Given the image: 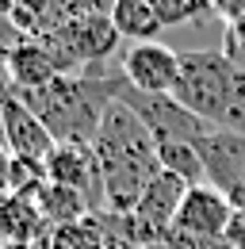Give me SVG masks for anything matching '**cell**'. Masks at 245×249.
Returning <instances> with one entry per match:
<instances>
[{
    "instance_id": "6da1fadb",
    "label": "cell",
    "mask_w": 245,
    "mask_h": 249,
    "mask_svg": "<svg viewBox=\"0 0 245 249\" xmlns=\"http://www.w3.org/2000/svg\"><path fill=\"white\" fill-rule=\"evenodd\" d=\"M92 154L100 161V177H104V211L130 215L142 192L150 188V180L161 173L153 134L130 107H122L115 100L92 138Z\"/></svg>"
},
{
    "instance_id": "7a4b0ae2",
    "label": "cell",
    "mask_w": 245,
    "mask_h": 249,
    "mask_svg": "<svg viewBox=\"0 0 245 249\" xmlns=\"http://www.w3.org/2000/svg\"><path fill=\"white\" fill-rule=\"evenodd\" d=\"M115 77L119 73H81V77H54L42 89L16 92L38 123L54 134V142H88L104 123L107 107L115 104Z\"/></svg>"
},
{
    "instance_id": "3957f363",
    "label": "cell",
    "mask_w": 245,
    "mask_h": 249,
    "mask_svg": "<svg viewBox=\"0 0 245 249\" xmlns=\"http://www.w3.org/2000/svg\"><path fill=\"white\" fill-rule=\"evenodd\" d=\"M173 100L211 130L245 134V69L222 50H184Z\"/></svg>"
},
{
    "instance_id": "277c9868",
    "label": "cell",
    "mask_w": 245,
    "mask_h": 249,
    "mask_svg": "<svg viewBox=\"0 0 245 249\" xmlns=\"http://www.w3.org/2000/svg\"><path fill=\"white\" fill-rule=\"evenodd\" d=\"M111 96L142 119V126L153 134L157 146H161V142H192V146H199V142L211 134V126L203 123V119H195L188 107H180L173 96L138 92V89H130V85L122 81V73L115 77V92Z\"/></svg>"
},
{
    "instance_id": "5b68a950",
    "label": "cell",
    "mask_w": 245,
    "mask_h": 249,
    "mask_svg": "<svg viewBox=\"0 0 245 249\" xmlns=\"http://www.w3.org/2000/svg\"><path fill=\"white\" fill-rule=\"evenodd\" d=\"M0 138H4L8 154L16 161L35 165V169H46V161H50L54 146H58L54 134L38 123V115L8 89L4 73H0Z\"/></svg>"
},
{
    "instance_id": "8992f818",
    "label": "cell",
    "mask_w": 245,
    "mask_h": 249,
    "mask_svg": "<svg viewBox=\"0 0 245 249\" xmlns=\"http://www.w3.org/2000/svg\"><path fill=\"white\" fill-rule=\"evenodd\" d=\"M238 222L234 203L211 184H192L184 192V203L176 211L173 234L199 238V242H230V230Z\"/></svg>"
},
{
    "instance_id": "52a82bcc",
    "label": "cell",
    "mask_w": 245,
    "mask_h": 249,
    "mask_svg": "<svg viewBox=\"0 0 245 249\" xmlns=\"http://www.w3.org/2000/svg\"><path fill=\"white\" fill-rule=\"evenodd\" d=\"M122 81L138 92L150 96H173L176 92V81H180V50L165 46L161 38L157 42H134L122 50L119 62Z\"/></svg>"
},
{
    "instance_id": "ba28073f",
    "label": "cell",
    "mask_w": 245,
    "mask_h": 249,
    "mask_svg": "<svg viewBox=\"0 0 245 249\" xmlns=\"http://www.w3.org/2000/svg\"><path fill=\"white\" fill-rule=\"evenodd\" d=\"M199 157H203V173L207 184L218 188L234 211L245 207V134L238 130H211L199 142Z\"/></svg>"
},
{
    "instance_id": "9c48e42d",
    "label": "cell",
    "mask_w": 245,
    "mask_h": 249,
    "mask_svg": "<svg viewBox=\"0 0 245 249\" xmlns=\"http://www.w3.org/2000/svg\"><path fill=\"white\" fill-rule=\"evenodd\" d=\"M46 180L77 192L92 211L104 207V177H100V161L88 142H58L46 161Z\"/></svg>"
},
{
    "instance_id": "30bf717a",
    "label": "cell",
    "mask_w": 245,
    "mask_h": 249,
    "mask_svg": "<svg viewBox=\"0 0 245 249\" xmlns=\"http://www.w3.org/2000/svg\"><path fill=\"white\" fill-rule=\"evenodd\" d=\"M0 73H4V81H8L12 92H31V89H42V85H50L54 77H61L54 58L46 54V46H42L38 38H19V42L8 50Z\"/></svg>"
},
{
    "instance_id": "8fae6325",
    "label": "cell",
    "mask_w": 245,
    "mask_h": 249,
    "mask_svg": "<svg viewBox=\"0 0 245 249\" xmlns=\"http://www.w3.org/2000/svg\"><path fill=\"white\" fill-rule=\"evenodd\" d=\"M111 23H115L119 38H130V46L134 42H157V35L165 31L153 0H119L111 12Z\"/></svg>"
},
{
    "instance_id": "7c38bea8",
    "label": "cell",
    "mask_w": 245,
    "mask_h": 249,
    "mask_svg": "<svg viewBox=\"0 0 245 249\" xmlns=\"http://www.w3.org/2000/svg\"><path fill=\"white\" fill-rule=\"evenodd\" d=\"M31 199H35L38 215L50 218V222H58V226H73V222H81V218L92 211L77 192L58 188V184H50V180H42L38 188H31Z\"/></svg>"
},
{
    "instance_id": "4fadbf2b",
    "label": "cell",
    "mask_w": 245,
    "mask_h": 249,
    "mask_svg": "<svg viewBox=\"0 0 245 249\" xmlns=\"http://www.w3.org/2000/svg\"><path fill=\"white\" fill-rule=\"evenodd\" d=\"M38 226H42V215H38L31 192L4 196V199H0V234H4L8 242H27V238H35Z\"/></svg>"
},
{
    "instance_id": "5bb4252c",
    "label": "cell",
    "mask_w": 245,
    "mask_h": 249,
    "mask_svg": "<svg viewBox=\"0 0 245 249\" xmlns=\"http://www.w3.org/2000/svg\"><path fill=\"white\" fill-rule=\"evenodd\" d=\"M157 161H161L165 173L180 177L184 184H203V180H207L199 146H192V142H161V146H157Z\"/></svg>"
},
{
    "instance_id": "9a60e30c",
    "label": "cell",
    "mask_w": 245,
    "mask_h": 249,
    "mask_svg": "<svg viewBox=\"0 0 245 249\" xmlns=\"http://www.w3.org/2000/svg\"><path fill=\"white\" fill-rule=\"evenodd\" d=\"M153 8H157L165 27H180V23H195V19L211 16L207 0H153Z\"/></svg>"
},
{
    "instance_id": "2e32d148",
    "label": "cell",
    "mask_w": 245,
    "mask_h": 249,
    "mask_svg": "<svg viewBox=\"0 0 245 249\" xmlns=\"http://www.w3.org/2000/svg\"><path fill=\"white\" fill-rule=\"evenodd\" d=\"M222 54H226L234 65H242V69H245V19H242V23H234V27H226Z\"/></svg>"
},
{
    "instance_id": "e0dca14e",
    "label": "cell",
    "mask_w": 245,
    "mask_h": 249,
    "mask_svg": "<svg viewBox=\"0 0 245 249\" xmlns=\"http://www.w3.org/2000/svg\"><path fill=\"white\" fill-rule=\"evenodd\" d=\"M211 16L222 19L226 27H234L245 19V0H211Z\"/></svg>"
},
{
    "instance_id": "ac0fdd59",
    "label": "cell",
    "mask_w": 245,
    "mask_h": 249,
    "mask_svg": "<svg viewBox=\"0 0 245 249\" xmlns=\"http://www.w3.org/2000/svg\"><path fill=\"white\" fill-rule=\"evenodd\" d=\"M119 0H73L69 16H100V19H111Z\"/></svg>"
},
{
    "instance_id": "d6986e66",
    "label": "cell",
    "mask_w": 245,
    "mask_h": 249,
    "mask_svg": "<svg viewBox=\"0 0 245 249\" xmlns=\"http://www.w3.org/2000/svg\"><path fill=\"white\" fill-rule=\"evenodd\" d=\"M12 165H16V157L8 154V146H4V138H0V199L12 196Z\"/></svg>"
},
{
    "instance_id": "ffe728a7",
    "label": "cell",
    "mask_w": 245,
    "mask_h": 249,
    "mask_svg": "<svg viewBox=\"0 0 245 249\" xmlns=\"http://www.w3.org/2000/svg\"><path fill=\"white\" fill-rule=\"evenodd\" d=\"M23 35H16V27L8 23V19H0V65H4V58H8V50L19 42Z\"/></svg>"
},
{
    "instance_id": "44dd1931",
    "label": "cell",
    "mask_w": 245,
    "mask_h": 249,
    "mask_svg": "<svg viewBox=\"0 0 245 249\" xmlns=\"http://www.w3.org/2000/svg\"><path fill=\"white\" fill-rule=\"evenodd\" d=\"M222 249H238V246H230V242H226V246H222Z\"/></svg>"
},
{
    "instance_id": "7402d4cb",
    "label": "cell",
    "mask_w": 245,
    "mask_h": 249,
    "mask_svg": "<svg viewBox=\"0 0 245 249\" xmlns=\"http://www.w3.org/2000/svg\"><path fill=\"white\" fill-rule=\"evenodd\" d=\"M238 218H245V207H242V211H238Z\"/></svg>"
},
{
    "instance_id": "603a6c76",
    "label": "cell",
    "mask_w": 245,
    "mask_h": 249,
    "mask_svg": "<svg viewBox=\"0 0 245 249\" xmlns=\"http://www.w3.org/2000/svg\"><path fill=\"white\" fill-rule=\"evenodd\" d=\"M238 249H245V246H238Z\"/></svg>"
},
{
    "instance_id": "cb8c5ba5",
    "label": "cell",
    "mask_w": 245,
    "mask_h": 249,
    "mask_svg": "<svg viewBox=\"0 0 245 249\" xmlns=\"http://www.w3.org/2000/svg\"><path fill=\"white\" fill-rule=\"evenodd\" d=\"M207 4H211V0H207Z\"/></svg>"
}]
</instances>
